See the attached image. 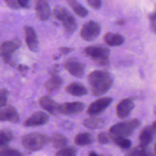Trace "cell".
Masks as SVG:
<instances>
[{
    "mask_svg": "<svg viewBox=\"0 0 156 156\" xmlns=\"http://www.w3.org/2000/svg\"><path fill=\"white\" fill-rule=\"evenodd\" d=\"M88 82L92 94L100 96L105 94L112 87L113 77L105 70H94L88 76Z\"/></svg>",
    "mask_w": 156,
    "mask_h": 156,
    "instance_id": "6da1fadb",
    "label": "cell"
},
{
    "mask_svg": "<svg viewBox=\"0 0 156 156\" xmlns=\"http://www.w3.org/2000/svg\"><path fill=\"white\" fill-rule=\"evenodd\" d=\"M83 52L99 66L104 68L109 66L110 50L107 48L102 46H90L86 47Z\"/></svg>",
    "mask_w": 156,
    "mask_h": 156,
    "instance_id": "7a4b0ae2",
    "label": "cell"
},
{
    "mask_svg": "<svg viewBox=\"0 0 156 156\" xmlns=\"http://www.w3.org/2000/svg\"><path fill=\"white\" fill-rule=\"evenodd\" d=\"M141 125V121L138 119H132L127 121L116 123L109 129L112 138L115 137H126L130 136L133 131Z\"/></svg>",
    "mask_w": 156,
    "mask_h": 156,
    "instance_id": "3957f363",
    "label": "cell"
},
{
    "mask_svg": "<svg viewBox=\"0 0 156 156\" xmlns=\"http://www.w3.org/2000/svg\"><path fill=\"white\" fill-rule=\"evenodd\" d=\"M54 17L62 22V26L67 34H73L77 29V22L69 11L64 7L58 5L53 10Z\"/></svg>",
    "mask_w": 156,
    "mask_h": 156,
    "instance_id": "277c9868",
    "label": "cell"
},
{
    "mask_svg": "<svg viewBox=\"0 0 156 156\" xmlns=\"http://www.w3.org/2000/svg\"><path fill=\"white\" fill-rule=\"evenodd\" d=\"M21 141L26 149L36 151L42 149L49 141V138L44 134L32 132L24 135L21 138Z\"/></svg>",
    "mask_w": 156,
    "mask_h": 156,
    "instance_id": "5b68a950",
    "label": "cell"
},
{
    "mask_svg": "<svg viewBox=\"0 0 156 156\" xmlns=\"http://www.w3.org/2000/svg\"><path fill=\"white\" fill-rule=\"evenodd\" d=\"M101 32L100 25L92 20L84 23L80 29V35L85 41H92L96 38Z\"/></svg>",
    "mask_w": 156,
    "mask_h": 156,
    "instance_id": "8992f818",
    "label": "cell"
},
{
    "mask_svg": "<svg viewBox=\"0 0 156 156\" xmlns=\"http://www.w3.org/2000/svg\"><path fill=\"white\" fill-rule=\"evenodd\" d=\"M113 99L110 97H103L98 99L90 104L87 113L91 116H96L101 114L112 103Z\"/></svg>",
    "mask_w": 156,
    "mask_h": 156,
    "instance_id": "52a82bcc",
    "label": "cell"
},
{
    "mask_svg": "<svg viewBox=\"0 0 156 156\" xmlns=\"http://www.w3.org/2000/svg\"><path fill=\"white\" fill-rule=\"evenodd\" d=\"M64 68L72 76L82 78L85 73V65L74 57L68 58L63 64Z\"/></svg>",
    "mask_w": 156,
    "mask_h": 156,
    "instance_id": "ba28073f",
    "label": "cell"
},
{
    "mask_svg": "<svg viewBox=\"0 0 156 156\" xmlns=\"http://www.w3.org/2000/svg\"><path fill=\"white\" fill-rule=\"evenodd\" d=\"M85 108V104L82 102H65L58 106L59 113L63 115H74L81 113Z\"/></svg>",
    "mask_w": 156,
    "mask_h": 156,
    "instance_id": "9c48e42d",
    "label": "cell"
},
{
    "mask_svg": "<svg viewBox=\"0 0 156 156\" xmlns=\"http://www.w3.org/2000/svg\"><path fill=\"white\" fill-rule=\"evenodd\" d=\"M48 121L49 116L47 113L41 111H37L27 118L24 121L23 125L26 127L40 126L46 124Z\"/></svg>",
    "mask_w": 156,
    "mask_h": 156,
    "instance_id": "30bf717a",
    "label": "cell"
},
{
    "mask_svg": "<svg viewBox=\"0 0 156 156\" xmlns=\"http://www.w3.org/2000/svg\"><path fill=\"white\" fill-rule=\"evenodd\" d=\"M25 41L27 46L32 52H38L39 50V43L35 30L33 27L26 26L24 28Z\"/></svg>",
    "mask_w": 156,
    "mask_h": 156,
    "instance_id": "8fae6325",
    "label": "cell"
},
{
    "mask_svg": "<svg viewBox=\"0 0 156 156\" xmlns=\"http://www.w3.org/2000/svg\"><path fill=\"white\" fill-rule=\"evenodd\" d=\"M0 121L17 123L20 121V116L15 107L5 105L0 108Z\"/></svg>",
    "mask_w": 156,
    "mask_h": 156,
    "instance_id": "7c38bea8",
    "label": "cell"
},
{
    "mask_svg": "<svg viewBox=\"0 0 156 156\" xmlns=\"http://www.w3.org/2000/svg\"><path fill=\"white\" fill-rule=\"evenodd\" d=\"M134 108V104L130 98H125L121 100L116 105V111L119 118H127Z\"/></svg>",
    "mask_w": 156,
    "mask_h": 156,
    "instance_id": "4fadbf2b",
    "label": "cell"
},
{
    "mask_svg": "<svg viewBox=\"0 0 156 156\" xmlns=\"http://www.w3.org/2000/svg\"><path fill=\"white\" fill-rule=\"evenodd\" d=\"M38 104L43 109L47 111L51 115H56L59 113V104L48 95L40 97L38 99Z\"/></svg>",
    "mask_w": 156,
    "mask_h": 156,
    "instance_id": "5bb4252c",
    "label": "cell"
},
{
    "mask_svg": "<svg viewBox=\"0 0 156 156\" xmlns=\"http://www.w3.org/2000/svg\"><path fill=\"white\" fill-rule=\"evenodd\" d=\"M35 10L37 17L41 21H46L50 16V7L48 2L46 1H37L35 2Z\"/></svg>",
    "mask_w": 156,
    "mask_h": 156,
    "instance_id": "9a60e30c",
    "label": "cell"
},
{
    "mask_svg": "<svg viewBox=\"0 0 156 156\" xmlns=\"http://www.w3.org/2000/svg\"><path fill=\"white\" fill-rule=\"evenodd\" d=\"M21 46V41L18 38L12 40L5 41L0 46L1 54L12 55L13 53Z\"/></svg>",
    "mask_w": 156,
    "mask_h": 156,
    "instance_id": "2e32d148",
    "label": "cell"
},
{
    "mask_svg": "<svg viewBox=\"0 0 156 156\" xmlns=\"http://www.w3.org/2000/svg\"><path fill=\"white\" fill-rule=\"evenodd\" d=\"M63 79L57 74H51V77L45 82L44 87L49 93L57 91L62 86Z\"/></svg>",
    "mask_w": 156,
    "mask_h": 156,
    "instance_id": "e0dca14e",
    "label": "cell"
},
{
    "mask_svg": "<svg viewBox=\"0 0 156 156\" xmlns=\"http://www.w3.org/2000/svg\"><path fill=\"white\" fill-rule=\"evenodd\" d=\"M65 91L74 96H82L88 93L87 89L79 82H72L65 88Z\"/></svg>",
    "mask_w": 156,
    "mask_h": 156,
    "instance_id": "ac0fdd59",
    "label": "cell"
},
{
    "mask_svg": "<svg viewBox=\"0 0 156 156\" xmlns=\"http://www.w3.org/2000/svg\"><path fill=\"white\" fill-rule=\"evenodd\" d=\"M155 135L151 126H148L143 129L139 135V141L141 145L147 146L152 141Z\"/></svg>",
    "mask_w": 156,
    "mask_h": 156,
    "instance_id": "d6986e66",
    "label": "cell"
},
{
    "mask_svg": "<svg viewBox=\"0 0 156 156\" xmlns=\"http://www.w3.org/2000/svg\"><path fill=\"white\" fill-rule=\"evenodd\" d=\"M125 156H155V155L149 147L140 144L131 149Z\"/></svg>",
    "mask_w": 156,
    "mask_h": 156,
    "instance_id": "ffe728a7",
    "label": "cell"
},
{
    "mask_svg": "<svg viewBox=\"0 0 156 156\" xmlns=\"http://www.w3.org/2000/svg\"><path fill=\"white\" fill-rule=\"evenodd\" d=\"M104 41L110 46H117L122 44L124 41V37L116 33L108 32L104 37Z\"/></svg>",
    "mask_w": 156,
    "mask_h": 156,
    "instance_id": "44dd1931",
    "label": "cell"
},
{
    "mask_svg": "<svg viewBox=\"0 0 156 156\" xmlns=\"http://www.w3.org/2000/svg\"><path fill=\"white\" fill-rule=\"evenodd\" d=\"M93 135L89 132H81L76 135L74 141L76 144L80 146H85L91 144L93 142Z\"/></svg>",
    "mask_w": 156,
    "mask_h": 156,
    "instance_id": "7402d4cb",
    "label": "cell"
},
{
    "mask_svg": "<svg viewBox=\"0 0 156 156\" xmlns=\"http://www.w3.org/2000/svg\"><path fill=\"white\" fill-rule=\"evenodd\" d=\"M49 141L51 142L52 146L55 149H63L68 144V139L62 134L54 133L52 135Z\"/></svg>",
    "mask_w": 156,
    "mask_h": 156,
    "instance_id": "603a6c76",
    "label": "cell"
},
{
    "mask_svg": "<svg viewBox=\"0 0 156 156\" xmlns=\"http://www.w3.org/2000/svg\"><path fill=\"white\" fill-rule=\"evenodd\" d=\"M104 124V121L102 119L97 117H90L83 121V125L90 129H101L103 127Z\"/></svg>",
    "mask_w": 156,
    "mask_h": 156,
    "instance_id": "cb8c5ba5",
    "label": "cell"
},
{
    "mask_svg": "<svg viewBox=\"0 0 156 156\" xmlns=\"http://www.w3.org/2000/svg\"><path fill=\"white\" fill-rule=\"evenodd\" d=\"M13 132L7 129H4L0 130V148L3 149L6 147L13 140Z\"/></svg>",
    "mask_w": 156,
    "mask_h": 156,
    "instance_id": "d4e9b609",
    "label": "cell"
},
{
    "mask_svg": "<svg viewBox=\"0 0 156 156\" xmlns=\"http://www.w3.org/2000/svg\"><path fill=\"white\" fill-rule=\"evenodd\" d=\"M68 4L69 5V7L72 9V10L74 12V13H76L81 18H84L87 16V10L76 1H68Z\"/></svg>",
    "mask_w": 156,
    "mask_h": 156,
    "instance_id": "484cf974",
    "label": "cell"
},
{
    "mask_svg": "<svg viewBox=\"0 0 156 156\" xmlns=\"http://www.w3.org/2000/svg\"><path fill=\"white\" fill-rule=\"evenodd\" d=\"M112 139L115 144L121 149H127L131 146V141L125 137H115Z\"/></svg>",
    "mask_w": 156,
    "mask_h": 156,
    "instance_id": "4316f807",
    "label": "cell"
},
{
    "mask_svg": "<svg viewBox=\"0 0 156 156\" xmlns=\"http://www.w3.org/2000/svg\"><path fill=\"white\" fill-rule=\"evenodd\" d=\"M55 156H77V150L72 146L65 147L58 150L55 153Z\"/></svg>",
    "mask_w": 156,
    "mask_h": 156,
    "instance_id": "83f0119b",
    "label": "cell"
},
{
    "mask_svg": "<svg viewBox=\"0 0 156 156\" xmlns=\"http://www.w3.org/2000/svg\"><path fill=\"white\" fill-rule=\"evenodd\" d=\"M0 156H23V155L15 148L5 147L0 150Z\"/></svg>",
    "mask_w": 156,
    "mask_h": 156,
    "instance_id": "f1b7e54d",
    "label": "cell"
},
{
    "mask_svg": "<svg viewBox=\"0 0 156 156\" xmlns=\"http://www.w3.org/2000/svg\"><path fill=\"white\" fill-rule=\"evenodd\" d=\"M111 139H112V137L110 135V134H108L107 133L104 132L99 133L98 135V142L102 144H105L109 143L111 141Z\"/></svg>",
    "mask_w": 156,
    "mask_h": 156,
    "instance_id": "f546056e",
    "label": "cell"
},
{
    "mask_svg": "<svg viewBox=\"0 0 156 156\" xmlns=\"http://www.w3.org/2000/svg\"><path fill=\"white\" fill-rule=\"evenodd\" d=\"M9 95L8 91L5 88L0 89V108L5 105Z\"/></svg>",
    "mask_w": 156,
    "mask_h": 156,
    "instance_id": "4dcf8cb0",
    "label": "cell"
},
{
    "mask_svg": "<svg viewBox=\"0 0 156 156\" xmlns=\"http://www.w3.org/2000/svg\"><path fill=\"white\" fill-rule=\"evenodd\" d=\"M4 2L5 3V4L7 5V6H8L9 7H10V9H19L20 7L18 1H15V0H6L4 1Z\"/></svg>",
    "mask_w": 156,
    "mask_h": 156,
    "instance_id": "1f68e13d",
    "label": "cell"
},
{
    "mask_svg": "<svg viewBox=\"0 0 156 156\" xmlns=\"http://www.w3.org/2000/svg\"><path fill=\"white\" fill-rule=\"evenodd\" d=\"M149 20L150 21L151 27L154 30L156 31V10L151 13L149 16Z\"/></svg>",
    "mask_w": 156,
    "mask_h": 156,
    "instance_id": "d6a6232c",
    "label": "cell"
},
{
    "mask_svg": "<svg viewBox=\"0 0 156 156\" xmlns=\"http://www.w3.org/2000/svg\"><path fill=\"white\" fill-rule=\"evenodd\" d=\"M87 3L90 6L94 9H100L102 5V2L99 0H88Z\"/></svg>",
    "mask_w": 156,
    "mask_h": 156,
    "instance_id": "836d02e7",
    "label": "cell"
},
{
    "mask_svg": "<svg viewBox=\"0 0 156 156\" xmlns=\"http://www.w3.org/2000/svg\"><path fill=\"white\" fill-rule=\"evenodd\" d=\"M73 50H74L73 48H68V47H61V48H58V51L60 52V54H62L63 55H66V54L71 52Z\"/></svg>",
    "mask_w": 156,
    "mask_h": 156,
    "instance_id": "e575fe53",
    "label": "cell"
},
{
    "mask_svg": "<svg viewBox=\"0 0 156 156\" xmlns=\"http://www.w3.org/2000/svg\"><path fill=\"white\" fill-rule=\"evenodd\" d=\"M17 69L20 72V73L23 75V76H25V74H26L27 73V71L28 70V67L26 65H21V64H19L18 65V67H17Z\"/></svg>",
    "mask_w": 156,
    "mask_h": 156,
    "instance_id": "d590c367",
    "label": "cell"
},
{
    "mask_svg": "<svg viewBox=\"0 0 156 156\" xmlns=\"http://www.w3.org/2000/svg\"><path fill=\"white\" fill-rule=\"evenodd\" d=\"M18 4L20 6V7H23V8H29V3L30 1H27V0H18Z\"/></svg>",
    "mask_w": 156,
    "mask_h": 156,
    "instance_id": "8d00e7d4",
    "label": "cell"
},
{
    "mask_svg": "<svg viewBox=\"0 0 156 156\" xmlns=\"http://www.w3.org/2000/svg\"><path fill=\"white\" fill-rule=\"evenodd\" d=\"M151 126V128H152V129L154 132L155 136H156V121H155Z\"/></svg>",
    "mask_w": 156,
    "mask_h": 156,
    "instance_id": "74e56055",
    "label": "cell"
},
{
    "mask_svg": "<svg viewBox=\"0 0 156 156\" xmlns=\"http://www.w3.org/2000/svg\"><path fill=\"white\" fill-rule=\"evenodd\" d=\"M125 22H126L125 20H124V19H119V20L117 21L116 24L118 26H122V25H123L125 23Z\"/></svg>",
    "mask_w": 156,
    "mask_h": 156,
    "instance_id": "f35d334b",
    "label": "cell"
},
{
    "mask_svg": "<svg viewBox=\"0 0 156 156\" xmlns=\"http://www.w3.org/2000/svg\"><path fill=\"white\" fill-rule=\"evenodd\" d=\"M88 156H100L99 155H98V154H96L95 152L94 151H90L88 153Z\"/></svg>",
    "mask_w": 156,
    "mask_h": 156,
    "instance_id": "ab89813d",
    "label": "cell"
},
{
    "mask_svg": "<svg viewBox=\"0 0 156 156\" xmlns=\"http://www.w3.org/2000/svg\"><path fill=\"white\" fill-rule=\"evenodd\" d=\"M154 112L155 115H156V105H155L154 107Z\"/></svg>",
    "mask_w": 156,
    "mask_h": 156,
    "instance_id": "60d3db41",
    "label": "cell"
},
{
    "mask_svg": "<svg viewBox=\"0 0 156 156\" xmlns=\"http://www.w3.org/2000/svg\"><path fill=\"white\" fill-rule=\"evenodd\" d=\"M154 149H155V153H156V142H155V145H154Z\"/></svg>",
    "mask_w": 156,
    "mask_h": 156,
    "instance_id": "b9f144b4",
    "label": "cell"
}]
</instances>
